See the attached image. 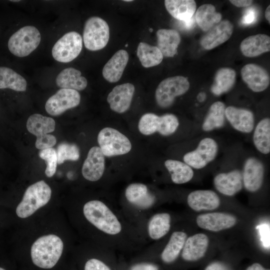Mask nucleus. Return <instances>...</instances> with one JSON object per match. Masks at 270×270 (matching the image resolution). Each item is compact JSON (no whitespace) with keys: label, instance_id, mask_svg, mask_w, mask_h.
Returning <instances> with one entry per match:
<instances>
[{"label":"nucleus","instance_id":"1","mask_svg":"<svg viewBox=\"0 0 270 270\" xmlns=\"http://www.w3.org/2000/svg\"><path fill=\"white\" fill-rule=\"evenodd\" d=\"M124 198L125 202L120 208L141 238L140 232L145 222L156 204V196L146 185L134 182L126 188Z\"/></svg>","mask_w":270,"mask_h":270},{"label":"nucleus","instance_id":"2","mask_svg":"<svg viewBox=\"0 0 270 270\" xmlns=\"http://www.w3.org/2000/svg\"><path fill=\"white\" fill-rule=\"evenodd\" d=\"M63 248V242L58 236L51 234L40 236L32 246V261L40 268H51L58 261Z\"/></svg>","mask_w":270,"mask_h":270},{"label":"nucleus","instance_id":"3","mask_svg":"<svg viewBox=\"0 0 270 270\" xmlns=\"http://www.w3.org/2000/svg\"><path fill=\"white\" fill-rule=\"evenodd\" d=\"M52 190L44 180L30 186L24 194L22 201L17 206L16 214L20 218H26L46 205L50 200Z\"/></svg>","mask_w":270,"mask_h":270},{"label":"nucleus","instance_id":"4","mask_svg":"<svg viewBox=\"0 0 270 270\" xmlns=\"http://www.w3.org/2000/svg\"><path fill=\"white\" fill-rule=\"evenodd\" d=\"M41 35L39 30L34 26H24L10 38L8 48L14 55L25 57L31 54L40 44Z\"/></svg>","mask_w":270,"mask_h":270},{"label":"nucleus","instance_id":"5","mask_svg":"<svg viewBox=\"0 0 270 270\" xmlns=\"http://www.w3.org/2000/svg\"><path fill=\"white\" fill-rule=\"evenodd\" d=\"M178 126V120L174 114L158 116L153 113H146L140 118L138 128L144 135L148 136L158 132L162 136H168L173 134Z\"/></svg>","mask_w":270,"mask_h":270},{"label":"nucleus","instance_id":"6","mask_svg":"<svg viewBox=\"0 0 270 270\" xmlns=\"http://www.w3.org/2000/svg\"><path fill=\"white\" fill-rule=\"evenodd\" d=\"M110 38V28L107 22L98 16L90 18L86 22L83 32L85 47L91 51L104 48Z\"/></svg>","mask_w":270,"mask_h":270},{"label":"nucleus","instance_id":"7","mask_svg":"<svg viewBox=\"0 0 270 270\" xmlns=\"http://www.w3.org/2000/svg\"><path fill=\"white\" fill-rule=\"evenodd\" d=\"M98 142L104 155L108 157L126 154L132 149L128 138L112 128L102 129L98 134Z\"/></svg>","mask_w":270,"mask_h":270},{"label":"nucleus","instance_id":"8","mask_svg":"<svg viewBox=\"0 0 270 270\" xmlns=\"http://www.w3.org/2000/svg\"><path fill=\"white\" fill-rule=\"evenodd\" d=\"M189 88V82L184 76L168 78L159 84L156 90V102L160 108H168L172 104L176 97L184 94Z\"/></svg>","mask_w":270,"mask_h":270},{"label":"nucleus","instance_id":"9","mask_svg":"<svg viewBox=\"0 0 270 270\" xmlns=\"http://www.w3.org/2000/svg\"><path fill=\"white\" fill-rule=\"evenodd\" d=\"M82 48V36L72 31L64 34L56 42L52 48V56L58 62H69L79 55Z\"/></svg>","mask_w":270,"mask_h":270},{"label":"nucleus","instance_id":"10","mask_svg":"<svg viewBox=\"0 0 270 270\" xmlns=\"http://www.w3.org/2000/svg\"><path fill=\"white\" fill-rule=\"evenodd\" d=\"M218 152L216 142L212 138H205L199 142L195 150L184 155L183 160L192 168L201 169L215 159Z\"/></svg>","mask_w":270,"mask_h":270},{"label":"nucleus","instance_id":"11","mask_svg":"<svg viewBox=\"0 0 270 270\" xmlns=\"http://www.w3.org/2000/svg\"><path fill=\"white\" fill-rule=\"evenodd\" d=\"M171 224L172 217L168 212H157L149 216L140 233L144 244H146L148 240H158L162 238L170 232Z\"/></svg>","mask_w":270,"mask_h":270},{"label":"nucleus","instance_id":"12","mask_svg":"<svg viewBox=\"0 0 270 270\" xmlns=\"http://www.w3.org/2000/svg\"><path fill=\"white\" fill-rule=\"evenodd\" d=\"M80 101V96L77 90L61 88L47 100L45 109L50 115L57 116L77 106Z\"/></svg>","mask_w":270,"mask_h":270},{"label":"nucleus","instance_id":"13","mask_svg":"<svg viewBox=\"0 0 270 270\" xmlns=\"http://www.w3.org/2000/svg\"><path fill=\"white\" fill-rule=\"evenodd\" d=\"M242 174L245 188L248 192H256L260 189L263 184L264 166L257 158H248L244 163Z\"/></svg>","mask_w":270,"mask_h":270},{"label":"nucleus","instance_id":"14","mask_svg":"<svg viewBox=\"0 0 270 270\" xmlns=\"http://www.w3.org/2000/svg\"><path fill=\"white\" fill-rule=\"evenodd\" d=\"M105 168L104 156L98 146L89 150L82 168L84 178L90 182H96L102 176Z\"/></svg>","mask_w":270,"mask_h":270},{"label":"nucleus","instance_id":"15","mask_svg":"<svg viewBox=\"0 0 270 270\" xmlns=\"http://www.w3.org/2000/svg\"><path fill=\"white\" fill-rule=\"evenodd\" d=\"M241 76L244 82L254 92H262L270 84V78L268 72L254 64L244 66L241 69Z\"/></svg>","mask_w":270,"mask_h":270},{"label":"nucleus","instance_id":"16","mask_svg":"<svg viewBox=\"0 0 270 270\" xmlns=\"http://www.w3.org/2000/svg\"><path fill=\"white\" fill-rule=\"evenodd\" d=\"M135 88L130 83H124L114 87L107 97V102L113 111L122 114L130 107Z\"/></svg>","mask_w":270,"mask_h":270},{"label":"nucleus","instance_id":"17","mask_svg":"<svg viewBox=\"0 0 270 270\" xmlns=\"http://www.w3.org/2000/svg\"><path fill=\"white\" fill-rule=\"evenodd\" d=\"M196 222L202 228L219 232L234 226L236 222V218L228 214L216 212L200 214L197 216Z\"/></svg>","mask_w":270,"mask_h":270},{"label":"nucleus","instance_id":"18","mask_svg":"<svg viewBox=\"0 0 270 270\" xmlns=\"http://www.w3.org/2000/svg\"><path fill=\"white\" fill-rule=\"evenodd\" d=\"M226 118L236 130L245 134L251 132L254 126V117L250 110L229 106L225 110Z\"/></svg>","mask_w":270,"mask_h":270},{"label":"nucleus","instance_id":"19","mask_svg":"<svg viewBox=\"0 0 270 270\" xmlns=\"http://www.w3.org/2000/svg\"><path fill=\"white\" fill-rule=\"evenodd\" d=\"M234 26L228 20H224L213 26L200 40L206 50H212L227 41L232 35Z\"/></svg>","mask_w":270,"mask_h":270},{"label":"nucleus","instance_id":"20","mask_svg":"<svg viewBox=\"0 0 270 270\" xmlns=\"http://www.w3.org/2000/svg\"><path fill=\"white\" fill-rule=\"evenodd\" d=\"M216 188L222 194L232 196L242 188L243 182L242 172L234 170L228 172L218 174L214 178Z\"/></svg>","mask_w":270,"mask_h":270},{"label":"nucleus","instance_id":"21","mask_svg":"<svg viewBox=\"0 0 270 270\" xmlns=\"http://www.w3.org/2000/svg\"><path fill=\"white\" fill-rule=\"evenodd\" d=\"M188 206L195 211L212 210L220 205L219 196L212 190H196L190 193L187 198Z\"/></svg>","mask_w":270,"mask_h":270},{"label":"nucleus","instance_id":"22","mask_svg":"<svg viewBox=\"0 0 270 270\" xmlns=\"http://www.w3.org/2000/svg\"><path fill=\"white\" fill-rule=\"evenodd\" d=\"M208 246V238L204 234H196L186 238L182 250V257L186 261H196L202 258Z\"/></svg>","mask_w":270,"mask_h":270},{"label":"nucleus","instance_id":"23","mask_svg":"<svg viewBox=\"0 0 270 270\" xmlns=\"http://www.w3.org/2000/svg\"><path fill=\"white\" fill-rule=\"evenodd\" d=\"M129 58L124 50L117 51L108 61L102 69V76L110 82H116L121 78Z\"/></svg>","mask_w":270,"mask_h":270},{"label":"nucleus","instance_id":"24","mask_svg":"<svg viewBox=\"0 0 270 270\" xmlns=\"http://www.w3.org/2000/svg\"><path fill=\"white\" fill-rule=\"evenodd\" d=\"M242 54L246 57L257 56L270 50V37L265 34H257L244 38L240 44Z\"/></svg>","mask_w":270,"mask_h":270},{"label":"nucleus","instance_id":"25","mask_svg":"<svg viewBox=\"0 0 270 270\" xmlns=\"http://www.w3.org/2000/svg\"><path fill=\"white\" fill-rule=\"evenodd\" d=\"M158 48L163 56L173 57L180 42L178 32L172 29H160L156 33Z\"/></svg>","mask_w":270,"mask_h":270},{"label":"nucleus","instance_id":"26","mask_svg":"<svg viewBox=\"0 0 270 270\" xmlns=\"http://www.w3.org/2000/svg\"><path fill=\"white\" fill-rule=\"evenodd\" d=\"M79 70L73 68H68L62 70L56 79V85L62 88L82 90L86 88L88 82L81 76Z\"/></svg>","mask_w":270,"mask_h":270},{"label":"nucleus","instance_id":"27","mask_svg":"<svg viewBox=\"0 0 270 270\" xmlns=\"http://www.w3.org/2000/svg\"><path fill=\"white\" fill-rule=\"evenodd\" d=\"M186 238L187 234L184 232H174L161 252L162 262L170 264L175 261L182 252Z\"/></svg>","mask_w":270,"mask_h":270},{"label":"nucleus","instance_id":"28","mask_svg":"<svg viewBox=\"0 0 270 270\" xmlns=\"http://www.w3.org/2000/svg\"><path fill=\"white\" fill-rule=\"evenodd\" d=\"M164 5L172 17L182 22L190 20L193 16L196 7L194 0H166Z\"/></svg>","mask_w":270,"mask_h":270},{"label":"nucleus","instance_id":"29","mask_svg":"<svg viewBox=\"0 0 270 270\" xmlns=\"http://www.w3.org/2000/svg\"><path fill=\"white\" fill-rule=\"evenodd\" d=\"M55 125V121L52 118L34 114L29 116L26 126L28 130L38 138L53 132Z\"/></svg>","mask_w":270,"mask_h":270},{"label":"nucleus","instance_id":"30","mask_svg":"<svg viewBox=\"0 0 270 270\" xmlns=\"http://www.w3.org/2000/svg\"><path fill=\"white\" fill-rule=\"evenodd\" d=\"M226 106L222 102H214L210 107L202 124V129L210 132L222 128L225 124Z\"/></svg>","mask_w":270,"mask_h":270},{"label":"nucleus","instance_id":"31","mask_svg":"<svg viewBox=\"0 0 270 270\" xmlns=\"http://www.w3.org/2000/svg\"><path fill=\"white\" fill-rule=\"evenodd\" d=\"M236 79L235 70L230 68H222L216 72L211 86L212 92L220 96L230 90L234 86Z\"/></svg>","mask_w":270,"mask_h":270},{"label":"nucleus","instance_id":"32","mask_svg":"<svg viewBox=\"0 0 270 270\" xmlns=\"http://www.w3.org/2000/svg\"><path fill=\"white\" fill-rule=\"evenodd\" d=\"M221 19V14L218 12L214 6L211 4H204L200 6L195 15L197 24L205 32L208 31L219 23Z\"/></svg>","mask_w":270,"mask_h":270},{"label":"nucleus","instance_id":"33","mask_svg":"<svg viewBox=\"0 0 270 270\" xmlns=\"http://www.w3.org/2000/svg\"><path fill=\"white\" fill-rule=\"evenodd\" d=\"M164 166L170 175L172 182L176 184L186 183L193 178L192 168L184 162L167 160L164 162Z\"/></svg>","mask_w":270,"mask_h":270},{"label":"nucleus","instance_id":"34","mask_svg":"<svg viewBox=\"0 0 270 270\" xmlns=\"http://www.w3.org/2000/svg\"><path fill=\"white\" fill-rule=\"evenodd\" d=\"M254 144L258 151L264 154L270 152V120H261L256 124L253 134Z\"/></svg>","mask_w":270,"mask_h":270},{"label":"nucleus","instance_id":"35","mask_svg":"<svg viewBox=\"0 0 270 270\" xmlns=\"http://www.w3.org/2000/svg\"><path fill=\"white\" fill-rule=\"evenodd\" d=\"M26 86V80L20 74L9 68L0 66V89L24 92Z\"/></svg>","mask_w":270,"mask_h":270},{"label":"nucleus","instance_id":"36","mask_svg":"<svg viewBox=\"0 0 270 270\" xmlns=\"http://www.w3.org/2000/svg\"><path fill=\"white\" fill-rule=\"evenodd\" d=\"M137 56L142 65L146 68L160 64L164 57L156 46H150L144 42H140L138 44Z\"/></svg>","mask_w":270,"mask_h":270},{"label":"nucleus","instance_id":"37","mask_svg":"<svg viewBox=\"0 0 270 270\" xmlns=\"http://www.w3.org/2000/svg\"><path fill=\"white\" fill-rule=\"evenodd\" d=\"M56 152L59 164L67 160L76 161L80 158L79 148L74 144L62 142L58 145Z\"/></svg>","mask_w":270,"mask_h":270},{"label":"nucleus","instance_id":"38","mask_svg":"<svg viewBox=\"0 0 270 270\" xmlns=\"http://www.w3.org/2000/svg\"><path fill=\"white\" fill-rule=\"evenodd\" d=\"M38 155L46 162L45 174L46 176L48 178L52 176L56 172L58 164L56 150L52 148L40 150Z\"/></svg>","mask_w":270,"mask_h":270},{"label":"nucleus","instance_id":"39","mask_svg":"<svg viewBox=\"0 0 270 270\" xmlns=\"http://www.w3.org/2000/svg\"><path fill=\"white\" fill-rule=\"evenodd\" d=\"M84 270H112L102 260L98 258L88 259L85 263Z\"/></svg>","mask_w":270,"mask_h":270},{"label":"nucleus","instance_id":"40","mask_svg":"<svg viewBox=\"0 0 270 270\" xmlns=\"http://www.w3.org/2000/svg\"><path fill=\"white\" fill-rule=\"evenodd\" d=\"M56 142V137L50 134L36 138L35 146L36 148L40 150L52 148Z\"/></svg>","mask_w":270,"mask_h":270},{"label":"nucleus","instance_id":"41","mask_svg":"<svg viewBox=\"0 0 270 270\" xmlns=\"http://www.w3.org/2000/svg\"><path fill=\"white\" fill-rule=\"evenodd\" d=\"M258 230L260 240L266 248L270 247V226L267 224H260L256 227Z\"/></svg>","mask_w":270,"mask_h":270},{"label":"nucleus","instance_id":"42","mask_svg":"<svg viewBox=\"0 0 270 270\" xmlns=\"http://www.w3.org/2000/svg\"><path fill=\"white\" fill-rule=\"evenodd\" d=\"M130 270H158V268L152 263L140 262L132 266Z\"/></svg>","mask_w":270,"mask_h":270},{"label":"nucleus","instance_id":"43","mask_svg":"<svg viewBox=\"0 0 270 270\" xmlns=\"http://www.w3.org/2000/svg\"><path fill=\"white\" fill-rule=\"evenodd\" d=\"M256 14L254 10L250 9L246 11V12L242 18V22L245 24H252L255 21Z\"/></svg>","mask_w":270,"mask_h":270},{"label":"nucleus","instance_id":"44","mask_svg":"<svg viewBox=\"0 0 270 270\" xmlns=\"http://www.w3.org/2000/svg\"><path fill=\"white\" fill-rule=\"evenodd\" d=\"M230 2L234 6L238 8L248 7L250 6L253 1L251 0H230Z\"/></svg>","mask_w":270,"mask_h":270},{"label":"nucleus","instance_id":"45","mask_svg":"<svg viewBox=\"0 0 270 270\" xmlns=\"http://www.w3.org/2000/svg\"><path fill=\"white\" fill-rule=\"evenodd\" d=\"M182 28L185 30H191L194 27V19L193 16L189 20L185 22L180 21Z\"/></svg>","mask_w":270,"mask_h":270},{"label":"nucleus","instance_id":"46","mask_svg":"<svg viewBox=\"0 0 270 270\" xmlns=\"http://www.w3.org/2000/svg\"><path fill=\"white\" fill-rule=\"evenodd\" d=\"M205 270H226V269L222 264L215 262L210 264Z\"/></svg>","mask_w":270,"mask_h":270},{"label":"nucleus","instance_id":"47","mask_svg":"<svg viewBox=\"0 0 270 270\" xmlns=\"http://www.w3.org/2000/svg\"><path fill=\"white\" fill-rule=\"evenodd\" d=\"M246 270H270L264 268L260 264L258 263H254L252 265L248 266Z\"/></svg>","mask_w":270,"mask_h":270},{"label":"nucleus","instance_id":"48","mask_svg":"<svg viewBox=\"0 0 270 270\" xmlns=\"http://www.w3.org/2000/svg\"><path fill=\"white\" fill-rule=\"evenodd\" d=\"M270 6H268L266 10L265 11V17L266 20L268 22V23H270Z\"/></svg>","mask_w":270,"mask_h":270},{"label":"nucleus","instance_id":"49","mask_svg":"<svg viewBox=\"0 0 270 270\" xmlns=\"http://www.w3.org/2000/svg\"><path fill=\"white\" fill-rule=\"evenodd\" d=\"M124 1L128 2H132V0H124Z\"/></svg>","mask_w":270,"mask_h":270},{"label":"nucleus","instance_id":"50","mask_svg":"<svg viewBox=\"0 0 270 270\" xmlns=\"http://www.w3.org/2000/svg\"><path fill=\"white\" fill-rule=\"evenodd\" d=\"M0 270H6L4 268L0 267Z\"/></svg>","mask_w":270,"mask_h":270},{"label":"nucleus","instance_id":"51","mask_svg":"<svg viewBox=\"0 0 270 270\" xmlns=\"http://www.w3.org/2000/svg\"><path fill=\"white\" fill-rule=\"evenodd\" d=\"M10 1L14 2H19L20 0H10Z\"/></svg>","mask_w":270,"mask_h":270},{"label":"nucleus","instance_id":"52","mask_svg":"<svg viewBox=\"0 0 270 270\" xmlns=\"http://www.w3.org/2000/svg\"><path fill=\"white\" fill-rule=\"evenodd\" d=\"M150 32H152V28H150Z\"/></svg>","mask_w":270,"mask_h":270}]
</instances>
